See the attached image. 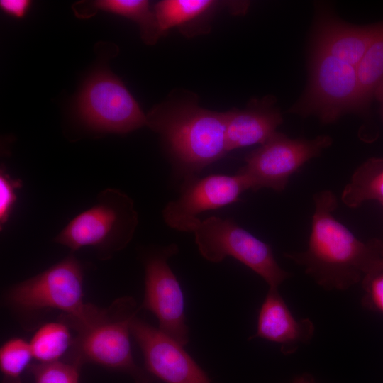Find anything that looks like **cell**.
Masks as SVG:
<instances>
[{
  "label": "cell",
  "instance_id": "11",
  "mask_svg": "<svg viewBox=\"0 0 383 383\" xmlns=\"http://www.w3.org/2000/svg\"><path fill=\"white\" fill-rule=\"evenodd\" d=\"M248 189L244 177L238 172L233 175L193 178L184 182L179 196L166 204L163 220L172 229L194 233L201 222L200 213L236 203Z\"/></svg>",
  "mask_w": 383,
  "mask_h": 383
},
{
  "label": "cell",
  "instance_id": "23",
  "mask_svg": "<svg viewBox=\"0 0 383 383\" xmlns=\"http://www.w3.org/2000/svg\"><path fill=\"white\" fill-rule=\"evenodd\" d=\"M362 287L363 306L383 314V257L374 260L364 274Z\"/></svg>",
  "mask_w": 383,
  "mask_h": 383
},
{
  "label": "cell",
  "instance_id": "24",
  "mask_svg": "<svg viewBox=\"0 0 383 383\" xmlns=\"http://www.w3.org/2000/svg\"><path fill=\"white\" fill-rule=\"evenodd\" d=\"M22 186L18 179L12 178L1 168L0 172V226L7 222L16 201V190Z\"/></svg>",
  "mask_w": 383,
  "mask_h": 383
},
{
  "label": "cell",
  "instance_id": "17",
  "mask_svg": "<svg viewBox=\"0 0 383 383\" xmlns=\"http://www.w3.org/2000/svg\"><path fill=\"white\" fill-rule=\"evenodd\" d=\"M217 5L212 0H163L155 5L154 12L163 34L171 28L182 29L201 20Z\"/></svg>",
  "mask_w": 383,
  "mask_h": 383
},
{
  "label": "cell",
  "instance_id": "4",
  "mask_svg": "<svg viewBox=\"0 0 383 383\" xmlns=\"http://www.w3.org/2000/svg\"><path fill=\"white\" fill-rule=\"evenodd\" d=\"M83 270L74 256H68L46 270L11 287L4 296L5 305L26 329L48 311L60 310L70 318L82 316Z\"/></svg>",
  "mask_w": 383,
  "mask_h": 383
},
{
  "label": "cell",
  "instance_id": "27",
  "mask_svg": "<svg viewBox=\"0 0 383 383\" xmlns=\"http://www.w3.org/2000/svg\"><path fill=\"white\" fill-rule=\"evenodd\" d=\"M292 383H316L312 377L309 374H304L296 377Z\"/></svg>",
  "mask_w": 383,
  "mask_h": 383
},
{
  "label": "cell",
  "instance_id": "21",
  "mask_svg": "<svg viewBox=\"0 0 383 383\" xmlns=\"http://www.w3.org/2000/svg\"><path fill=\"white\" fill-rule=\"evenodd\" d=\"M33 357L28 342L20 338L7 340L0 350L1 383H21V376Z\"/></svg>",
  "mask_w": 383,
  "mask_h": 383
},
{
  "label": "cell",
  "instance_id": "26",
  "mask_svg": "<svg viewBox=\"0 0 383 383\" xmlns=\"http://www.w3.org/2000/svg\"><path fill=\"white\" fill-rule=\"evenodd\" d=\"M374 97L377 99L380 105V113L383 118V81L377 88Z\"/></svg>",
  "mask_w": 383,
  "mask_h": 383
},
{
  "label": "cell",
  "instance_id": "25",
  "mask_svg": "<svg viewBox=\"0 0 383 383\" xmlns=\"http://www.w3.org/2000/svg\"><path fill=\"white\" fill-rule=\"evenodd\" d=\"M0 5L8 14L21 18L26 13L30 1L27 0H1Z\"/></svg>",
  "mask_w": 383,
  "mask_h": 383
},
{
  "label": "cell",
  "instance_id": "18",
  "mask_svg": "<svg viewBox=\"0 0 383 383\" xmlns=\"http://www.w3.org/2000/svg\"><path fill=\"white\" fill-rule=\"evenodd\" d=\"M363 113L367 111L377 88L383 81V21L357 67Z\"/></svg>",
  "mask_w": 383,
  "mask_h": 383
},
{
  "label": "cell",
  "instance_id": "5",
  "mask_svg": "<svg viewBox=\"0 0 383 383\" xmlns=\"http://www.w3.org/2000/svg\"><path fill=\"white\" fill-rule=\"evenodd\" d=\"M289 112L326 124L348 113H364L357 67L311 43L308 83Z\"/></svg>",
  "mask_w": 383,
  "mask_h": 383
},
{
  "label": "cell",
  "instance_id": "8",
  "mask_svg": "<svg viewBox=\"0 0 383 383\" xmlns=\"http://www.w3.org/2000/svg\"><path fill=\"white\" fill-rule=\"evenodd\" d=\"M332 144L329 135L313 139L290 138L276 132L250 152L238 171L253 192L267 188L281 192L292 175Z\"/></svg>",
  "mask_w": 383,
  "mask_h": 383
},
{
  "label": "cell",
  "instance_id": "12",
  "mask_svg": "<svg viewBox=\"0 0 383 383\" xmlns=\"http://www.w3.org/2000/svg\"><path fill=\"white\" fill-rule=\"evenodd\" d=\"M131 333L141 349L145 369L165 383H210L209 378L183 346L135 316Z\"/></svg>",
  "mask_w": 383,
  "mask_h": 383
},
{
  "label": "cell",
  "instance_id": "16",
  "mask_svg": "<svg viewBox=\"0 0 383 383\" xmlns=\"http://www.w3.org/2000/svg\"><path fill=\"white\" fill-rule=\"evenodd\" d=\"M341 200L351 209L370 200L383 204V158L371 157L360 165L345 187Z\"/></svg>",
  "mask_w": 383,
  "mask_h": 383
},
{
  "label": "cell",
  "instance_id": "28",
  "mask_svg": "<svg viewBox=\"0 0 383 383\" xmlns=\"http://www.w3.org/2000/svg\"><path fill=\"white\" fill-rule=\"evenodd\" d=\"M382 207H383V204H382Z\"/></svg>",
  "mask_w": 383,
  "mask_h": 383
},
{
  "label": "cell",
  "instance_id": "15",
  "mask_svg": "<svg viewBox=\"0 0 383 383\" xmlns=\"http://www.w3.org/2000/svg\"><path fill=\"white\" fill-rule=\"evenodd\" d=\"M275 99L266 96L251 100L243 109H234L225 112V138L227 151L262 144L282 123Z\"/></svg>",
  "mask_w": 383,
  "mask_h": 383
},
{
  "label": "cell",
  "instance_id": "7",
  "mask_svg": "<svg viewBox=\"0 0 383 383\" xmlns=\"http://www.w3.org/2000/svg\"><path fill=\"white\" fill-rule=\"evenodd\" d=\"M194 233L200 254L209 262H220L231 256L260 276L271 289H278L291 277L277 263L269 244L231 218L210 216L201 220Z\"/></svg>",
  "mask_w": 383,
  "mask_h": 383
},
{
  "label": "cell",
  "instance_id": "2",
  "mask_svg": "<svg viewBox=\"0 0 383 383\" xmlns=\"http://www.w3.org/2000/svg\"><path fill=\"white\" fill-rule=\"evenodd\" d=\"M146 117L147 125L160 134L175 174L183 182L199 177L228 152L225 112L205 109L194 99L173 98Z\"/></svg>",
  "mask_w": 383,
  "mask_h": 383
},
{
  "label": "cell",
  "instance_id": "14",
  "mask_svg": "<svg viewBox=\"0 0 383 383\" xmlns=\"http://www.w3.org/2000/svg\"><path fill=\"white\" fill-rule=\"evenodd\" d=\"M314 331L309 318L298 320L293 316L278 289L269 288L259 311L257 331L249 340L258 338L277 343L280 351L288 355L309 343Z\"/></svg>",
  "mask_w": 383,
  "mask_h": 383
},
{
  "label": "cell",
  "instance_id": "19",
  "mask_svg": "<svg viewBox=\"0 0 383 383\" xmlns=\"http://www.w3.org/2000/svg\"><path fill=\"white\" fill-rule=\"evenodd\" d=\"M96 9L121 15L135 21L146 43H155L162 35L154 11L145 0H99L94 2Z\"/></svg>",
  "mask_w": 383,
  "mask_h": 383
},
{
  "label": "cell",
  "instance_id": "9",
  "mask_svg": "<svg viewBox=\"0 0 383 383\" xmlns=\"http://www.w3.org/2000/svg\"><path fill=\"white\" fill-rule=\"evenodd\" d=\"M79 119L90 128L127 133L147 125V117L123 82L99 70L87 80L76 101Z\"/></svg>",
  "mask_w": 383,
  "mask_h": 383
},
{
  "label": "cell",
  "instance_id": "13",
  "mask_svg": "<svg viewBox=\"0 0 383 383\" xmlns=\"http://www.w3.org/2000/svg\"><path fill=\"white\" fill-rule=\"evenodd\" d=\"M312 43L355 67L376 36L380 23L355 26L335 16L323 4L316 8Z\"/></svg>",
  "mask_w": 383,
  "mask_h": 383
},
{
  "label": "cell",
  "instance_id": "1",
  "mask_svg": "<svg viewBox=\"0 0 383 383\" xmlns=\"http://www.w3.org/2000/svg\"><path fill=\"white\" fill-rule=\"evenodd\" d=\"M315 210L306 250L285 256L304 269L326 290L344 291L361 282L377 259L383 257V241L363 242L333 216L338 206L331 190L313 196Z\"/></svg>",
  "mask_w": 383,
  "mask_h": 383
},
{
  "label": "cell",
  "instance_id": "22",
  "mask_svg": "<svg viewBox=\"0 0 383 383\" xmlns=\"http://www.w3.org/2000/svg\"><path fill=\"white\" fill-rule=\"evenodd\" d=\"M81 365L72 362H37L28 366L35 383H79Z\"/></svg>",
  "mask_w": 383,
  "mask_h": 383
},
{
  "label": "cell",
  "instance_id": "20",
  "mask_svg": "<svg viewBox=\"0 0 383 383\" xmlns=\"http://www.w3.org/2000/svg\"><path fill=\"white\" fill-rule=\"evenodd\" d=\"M70 328L63 322H50L41 326L30 343L33 357L38 362H51L59 359L71 348Z\"/></svg>",
  "mask_w": 383,
  "mask_h": 383
},
{
  "label": "cell",
  "instance_id": "10",
  "mask_svg": "<svg viewBox=\"0 0 383 383\" xmlns=\"http://www.w3.org/2000/svg\"><path fill=\"white\" fill-rule=\"evenodd\" d=\"M178 251V246L172 243L145 255V294L141 308L157 317L160 331L184 347L189 340L184 299L180 284L168 264L169 259Z\"/></svg>",
  "mask_w": 383,
  "mask_h": 383
},
{
  "label": "cell",
  "instance_id": "3",
  "mask_svg": "<svg viewBox=\"0 0 383 383\" xmlns=\"http://www.w3.org/2000/svg\"><path fill=\"white\" fill-rule=\"evenodd\" d=\"M138 309L131 296L115 300L108 308L94 305L88 321L74 331L70 360L94 363L128 374L135 383H152L153 377L133 360L129 335Z\"/></svg>",
  "mask_w": 383,
  "mask_h": 383
},
{
  "label": "cell",
  "instance_id": "6",
  "mask_svg": "<svg viewBox=\"0 0 383 383\" xmlns=\"http://www.w3.org/2000/svg\"><path fill=\"white\" fill-rule=\"evenodd\" d=\"M138 224L133 201L109 188L99 194L93 206L71 220L55 241L72 250L93 247L106 260L128 245Z\"/></svg>",
  "mask_w": 383,
  "mask_h": 383
}]
</instances>
